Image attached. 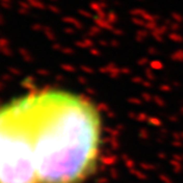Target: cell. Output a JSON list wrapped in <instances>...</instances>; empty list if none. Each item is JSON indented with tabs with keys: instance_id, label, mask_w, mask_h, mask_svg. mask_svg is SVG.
Returning a JSON list of instances; mask_svg holds the SVG:
<instances>
[{
	"instance_id": "obj_1",
	"label": "cell",
	"mask_w": 183,
	"mask_h": 183,
	"mask_svg": "<svg viewBox=\"0 0 183 183\" xmlns=\"http://www.w3.org/2000/svg\"><path fill=\"white\" fill-rule=\"evenodd\" d=\"M105 123L88 96L62 87L0 104V183H86L104 150Z\"/></svg>"
}]
</instances>
